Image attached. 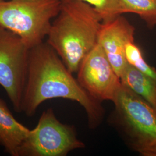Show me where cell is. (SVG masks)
<instances>
[{
  "instance_id": "12",
  "label": "cell",
  "mask_w": 156,
  "mask_h": 156,
  "mask_svg": "<svg viewBox=\"0 0 156 156\" xmlns=\"http://www.w3.org/2000/svg\"><path fill=\"white\" fill-rule=\"evenodd\" d=\"M62 2L71 1H79L93 6L98 12L102 23L111 22L125 13L123 6L119 0H61Z\"/></svg>"
},
{
  "instance_id": "1",
  "label": "cell",
  "mask_w": 156,
  "mask_h": 156,
  "mask_svg": "<svg viewBox=\"0 0 156 156\" xmlns=\"http://www.w3.org/2000/svg\"><path fill=\"white\" fill-rule=\"evenodd\" d=\"M55 98L78 103L86 112L90 129H94L102 123L105 109L101 102L84 89L56 51L43 42L29 50L21 112L32 117L42 103Z\"/></svg>"
},
{
  "instance_id": "4",
  "label": "cell",
  "mask_w": 156,
  "mask_h": 156,
  "mask_svg": "<svg viewBox=\"0 0 156 156\" xmlns=\"http://www.w3.org/2000/svg\"><path fill=\"white\" fill-rule=\"evenodd\" d=\"M62 5L61 0H0V26L30 49L44 42Z\"/></svg>"
},
{
  "instance_id": "10",
  "label": "cell",
  "mask_w": 156,
  "mask_h": 156,
  "mask_svg": "<svg viewBox=\"0 0 156 156\" xmlns=\"http://www.w3.org/2000/svg\"><path fill=\"white\" fill-rule=\"evenodd\" d=\"M122 84L148 103L156 111V81L127 64L120 76Z\"/></svg>"
},
{
  "instance_id": "2",
  "label": "cell",
  "mask_w": 156,
  "mask_h": 156,
  "mask_svg": "<svg viewBox=\"0 0 156 156\" xmlns=\"http://www.w3.org/2000/svg\"><path fill=\"white\" fill-rule=\"evenodd\" d=\"M102 24L100 14L88 4L79 1L62 2L60 11L51 22L46 42L69 71L76 73L97 44Z\"/></svg>"
},
{
  "instance_id": "7",
  "label": "cell",
  "mask_w": 156,
  "mask_h": 156,
  "mask_svg": "<svg viewBox=\"0 0 156 156\" xmlns=\"http://www.w3.org/2000/svg\"><path fill=\"white\" fill-rule=\"evenodd\" d=\"M76 73L82 87L101 102L113 101L122 86L120 78L98 42L85 57Z\"/></svg>"
},
{
  "instance_id": "6",
  "label": "cell",
  "mask_w": 156,
  "mask_h": 156,
  "mask_svg": "<svg viewBox=\"0 0 156 156\" xmlns=\"http://www.w3.org/2000/svg\"><path fill=\"white\" fill-rule=\"evenodd\" d=\"M29 50L19 36L0 26V86L18 113H21Z\"/></svg>"
},
{
  "instance_id": "3",
  "label": "cell",
  "mask_w": 156,
  "mask_h": 156,
  "mask_svg": "<svg viewBox=\"0 0 156 156\" xmlns=\"http://www.w3.org/2000/svg\"><path fill=\"white\" fill-rule=\"evenodd\" d=\"M108 123L128 148L142 156H156V111L122 84L112 101Z\"/></svg>"
},
{
  "instance_id": "8",
  "label": "cell",
  "mask_w": 156,
  "mask_h": 156,
  "mask_svg": "<svg viewBox=\"0 0 156 156\" xmlns=\"http://www.w3.org/2000/svg\"><path fill=\"white\" fill-rule=\"evenodd\" d=\"M135 32L134 26L122 15L111 22L102 23L101 27L98 43L120 78L128 64L125 56L126 45L135 40Z\"/></svg>"
},
{
  "instance_id": "11",
  "label": "cell",
  "mask_w": 156,
  "mask_h": 156,
  "mask_svg": "<svg viewBox=\"0 0 156 156\" xmlns=\"http://www.w3.org/2000/svg\"><path fill=\"white\" fill-rule=\"evenodd\" d=\"M125 13H134L145 22L149 28L156 27V0H119Z\"/></svg>"
},
{
  "instance_id": "9",
  "label": "cell",
  "mask_w": 156,
  "mask_h": 156,
  "mask_svg": "<svg viewBox=\"0 0 156 156\" xmlns=\"http://www.w3.org/2000/svg\"><path fill=\"white\" fill-rule=\"evenodd\" d=\"M30 129L13 116L5 102L0 98V146L11 156H19V151Z\"/></svg>"
},
{
  "instance_id": "13",
  "label": "cell",
  "mask_w": 156,
  "mask_h": 156,
  "mask_svg": "<svg viewBox=\"0 0 156 156\" xmlns=\"http://www.w3.org/2000/svg\"><path fill=\"white\" fill-rule=\"evenodd\" d=\"M125 56L129 65L134 67L156 81V68L151 66L146 62L142 50L135 44V40L129 41L126 45Z\"/></svg>"
},
{
  "instance_id": "5",
  "label": "cell",
  "mask_w": 156,
  "mask_h": 156,
  "mask_svg": "<svg viewBox=\"0 0 156 156\" xmlns=\"http://www.w3.org/2000/svg\"><path fill=\"white\" fill-rule=\"evenodd\" d=\"M85 148L73 125L62 123L52 108L43 112L35 128L30 129L19 156H66Z\"/></svg>"
}]
</instances>
